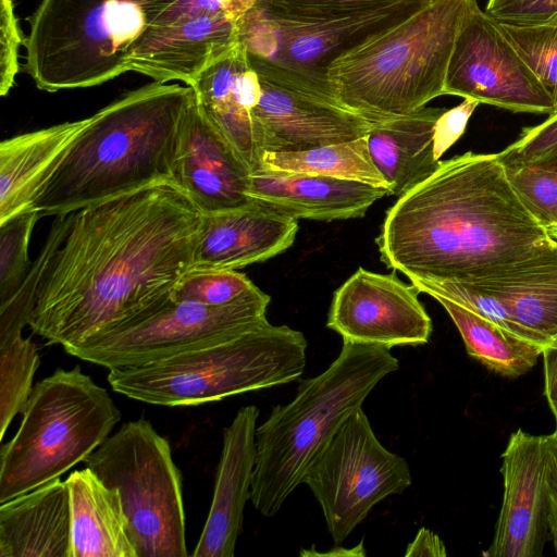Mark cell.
Masks as SVG:
<instances>
[{
	"label": "cell",
	"mask_w": 557,
	"mask_h": 557,
	"mask_svg": "<svg viewBox=\"0 0 557 557\" xmlns=\"http://www.w3.org/2000/svg\"><path fill=\"white\" fill-rule=\"evenodd\" d=\"M174 0H41L29 16L25 71L45 91L101 85L131 72L128 59Z\"/></svg>",
	"instance_id": "7"
},
{
	"label": "cell",
	"mask_w": 557,
	"mask_h": 557,
	"mask_svg": "<svg viewBox=\"0 0 557 557\" xmlns=\"http://www.w3.org/2000/svg\"><path fill=\"white\" fill-rule=\"evenodd\" d=\"M446 548L440 536L433 531L421 528L414 540L408 545L405 553L406 557L409 556H431L443 557L446 556Z\"/></svg>",
	"instance_id": "43"
},
{
	"label": "cell",
	"mask_w": 557,
	"mask_h": 557,
	"mask_svg": "<svg viewBox=\"0 0 557 557\" xmlns=\"http://www.w3.org/2000/svg\"><path fill=\"white\" fill-rule=\"evenodd\" d=\"M412 483L405 458L377 440L362 407L333 434L304 478L335 544L344 542L384 498Z\"/></svg>",
	"instance_id": "12"
},
{
	"label": "cell",
	"mask_w": 557,
	"mask_h": 557,
	"mask_svg": "<svg viewBox=\"0 0 557 557\" xmlns=\"http://www.w3.org/2000/svg\"><path fill=\"white\" fill-rule=\"evenodd\" d=\"M258 76L261 96L251 114L263 152L302 151L352 140L367 135L374 124L341 104Z\"/></svg>",
	"instance_id": "17"
},
{
	"label": "cell",
	"mask_w": 557,
	"mask_h": 557,
	"mask_svg": "<svg viewBox=\"0 0 557 557\" xmlns=\"http://www.w3.org/2000/svg\"><path fill=\"white\" fill-rule=\"evenodd\" d=\"M534 165L557 170V150Z\"/></svg>",
	"instance_id": "44"
},
{
	"label": "cell",
	"mask_w": 557,
	"mask_h": 557,
	"mask_svg": "<svg viewBox=\"0 0 557 557\" xmlns=\"http://www.w3.org/2000/svg\"><path fill=\"white\" fill-rule=\"evenodd\" d=\"M544 364V394L554 414L557 430V338L543 351Z\"/></svg>",
	"instance_id": "42"
},
{
	"label": "cell",
	"mask_w": 557,
	"mask_h": 557,
	"mask_svg": "<svg viewBox=\"0 0 557 557\" xmlns=\"http://www.w3.org/2000/svg\"><path fill=\"white\" fill-rule=\"evenodd\" d=\"M557 432V430H555Z\"/></svg>",
	"instance_id": "46"
},
{
	"label": "cell",
	"mask_w": 557,
	"mask_h": 557,
	"mask_svg": "<svg viewBox=\"0 0 557 557\" xmlns=\"http://www.w3.org/2000/svg\"><path fill=\"white\" fill-rule=\"evenodd\" d=\"M302 332L269 321L235 336L138 367L111 369L112 389L131 399L175 407L298 380L306 367Z\"/></svg>",
	"instance_id": "6"
},
{
	"label": "cell",
	"mask_w": 557,
	"mask_h": 557,
	"mask_svg": "<svg viewBox=\"0 0 557 557\" xmlns=\"http://www.w3.org/2000/svg\"><path fill=\"white\" fill-rule=\"evenodd\" d=\"M191 87L153 81L88 117L29 208L41 216L172 183Z\"/></svg>",
	"instance_id": "3"
},
{
	"label": "cell",
	"mask_w": 557,
	"mask_h": 557,
	"mask_svg": "<svg viewBox=\"0 0 557 557\" xmlns=\"http://www.w3.org/2000/svg\"><path fill=\"white\" fill-rule=\"evenodd\" d=\"M432 297L455 323L468 355L491 371L517 377L531 370L542 355L543 346L512 334L447 298Z\"/></svg>",
	"instance_id": "28"
},
{
	"label": "cell",
	"mask_w": 557,
	"mask_h": 557,
	"mask_svg": "<svg viewBox=\"0 0 557 557\" xmlns=\"http://www.w3.org/2000/svg\"><path fill=\"white\" fill-rule=\"evenodd\" d=\"M398 368L387 347L343 341L323 372L301 380L294 399L272 409L256 432L249 500L259 513L280 511L342 423Z\"/></svg>",
	"instance_id": "4"
},
{
	"label": "cell",
	"mask_w": 557,
	"mask_h": 557,
	"mask_svg": "<svg viewBox=\"0 0 557 557\" xmlns=\"http://www.w3.org/2000/svg\"><path fill=\"white\" fill-rule=\"evenodd\" d=\"M71 525V557H137L116 488L107 486L89 468L65 480Z\"/></svg>",
	"instance_id": "26"
},
{
	"label": "cell",
	"mask_w": 557,
	"mask_h": 557,
	"mask_svg": "<svg viewBox=\"0 0 557 557\" xmlns=\"http://www.w3.org/2000/svg\"><path fill=\"white\" fill-rule=\"evenodd\" d=\"M259 409H238L223 431L211 507L194 557H233L243 530L244 510L252 484L256 463V432Z\"/></svg>",
	"instance_id": "20"
},
{
	"label": "cell",
	"mask_w": 557,
	"mask_h": 557,
	"mask_svg": "<svg viewBox=\"0 0 557 557\" xmlns=\"http://www.w3.org/2000/svg\"><path fill=\"white\" fill-rule=\"evenodd\" d=\"M298 220L253 200L250 205L202 214L191 269L239 270L288 249Z\"/></svg>",
	"instance_id": "19"
},
{
	"label": "cell",
	"mask_w": 557,
	"mask_h": 557,
	"mask_svg": "<svg viewBox=\"0 0 557 557\" xmlns=\"http://www.w3.org/2000/svg\"><path fill=\"white\" fill-rule=\"evenodd\" d=\"M40 364L36 344L16 337L0 345V440L17 413H22L33 391Z\"/></svg>",
	"instance_id": "31"
},
{
	"label": "cell",
	"mask_w": 557,
	"mask_h": 557,
	"mask_svg": "<svg viewBox=\"0 0 557 557\" xmlns=\"http://www.w3.org/2000/svg\"><path fill=\"white\" fill-rule=\"evenodd\" d=\"M433 1L401 0L322 15H292L253 5L239 22L238 41L262 75L339 104L327 82L329 66Z\"/></svg>",
	"instance_id": "9"
},
{
	"label": "cell",
	"mask_w": 557,
	"mask_h": 557,
	"mask_svg": "<svg viewBox=\"0 0 557 557\" xmlns=\"http://www.w3.org/2000/svg\"><path fill=\"white\" fill-rule=\"evenodd\" d=\"M257 1L174 0L136 42L128 59L131 71L190 87L238 42L239 22Z\"/></svg>",
	"instance_id": "13"
},
{
	"label": "cell",
	"mask_w": 557,
	"mask_h": 557,
	"mask_svg": "<svg viewBox=\"0 0 557 557\" xmlns=\"http://www.w3.org/2000/svg\"><path fill=\"white\" fill-rule=\"evenodd\" d=\"M460 282L500 301L531 342L545 348L557 338V242Z\"/></svg>",
	"instance_id": "23"
},
{
	"label": "cell",
	"mask_w": 557,
	"mask_h": 557,
	"mask_svg": "<svg viewBox=\"0 0 557 557\" xmlns=\"http://www.w3.org/2000/svg\"><path fill=\"white\" fill-rule=\"evenodd\" d=\"M70 223V214L57 215L45 244L15 293L0 304V345L22 336L34 312L39 286L61 246Z\"/></svg>",
	"instance_id": "30"
},
{
	"label": "cell",
	"mask_w": 557,
	"mask_h": 557,
	"mask_svg": "<svg viewBox=\"0 0 557 557\" xmlns=\"http://www.w3.org/2000/svg\"><path fill=\"white\" fill-rule=\"evenodd\" d=\"M261 168L350 180L387 188L391 191L389 184L372 160L367 135L352 140L313 147L302 151H265Z\"/></svg>",
	"instance_id": "29"
},
{
	"label": "cell",
	"mask_w": 557,
	"mask_h": 557,
	"mask_svg": "<svg viewBox=\"0 0 557 557\" xmlns=\"http://www.w3.org/2000/svg\"><path fill=\"white\" fill-rule=\"evenodd\" d=\"M65 481L51 480L0 504V557H71Z\"/></svg>",
	"instance_id": "24"
},
{
	"label": "cell",
	"mask_w": 557,
	"mask_h": 557,
	"mask_svg": "<svg viewBox=\"0 0 557 557\" xmlns=\"http://www.w3.org/2000/svg\"><path fill=\"white\" fill-rule=\"evenodd\" d=\"M496 25L540 81L557 112V24Z\"/></svg>",
	"instance_id": "32"
},
{
	"label": "cell",
	"mask_w": 557,
	"mask_h": 557,
	"mask_svg": "<svg viewBox=\"0 0 557 557\" xmlns=\"http://www.w3.org/2000/svg\"><path fill=\"white\" fill-rule=\"evenodd\" d=\"M253 286L250 278L237 270L190 269L174 285L171 298L220 306L231 302Z\"/></svg>",
	"instance_id": "34"
},
{
	"label": "cell",
	"mask_w": 557,
	"mask_h": 557,
	"mask_svg": "<svg viewBox=\"0 0 557 557\" xmlns=\"http://www.w3.org/2000/svg\"><path fill=\"white\" fill-rule=\"evenodd\" d=\"M107 389L79 366L37 382L14 436L0 448V504L61 478L121 420Z\"/></svg>",
	"instance_id": "8"
},
{
	"label": "cell",
	"mask_w": 557,
	"mask_h": 557,
	"mask_svg": "<svg viewBox=\"0 0 557 557\" xmlns=\"http://www.w3.org/2000/svg\"><path fill=\"white\" fill-rule=\"evenodd\" d=\"M557 150V112L539 125L522 129L517 140L500 152L499 161L507 168L536 164Z\"/></svg>",
	"instance_id": "36"
},
{
	"label": "cell",
	"mask_w": 557,
	"mask_h": 557,
	"mask_svg": "<svg viewBox=\"0 0 557 557\" xmlns=\"http://www.w3.org/2000/svg\"><path fill=\"white\" fill-rule=\"evenodd\" d=\"M87 122H64L1 141L0 223L29 208Z\"/></svg>",
	"instance_id": "25"
},
{
	"label": "cell",
	"mask_w": 557,
	"mask_h": 557,
	"mask_svg": "<svg viewBox=\"0 0 557 557\" xmlns=\"http://www.w3.org/2000/svg\"><path fill=\"white\" fill-rule=\"evenodd\" d=\"M401 0H258L256 7L292 15H322L375 8Z\"/></svg>",
	"instance_id": "39"
},
{
	"label": "cell",
	"mask_w": 557,
	"mask_h": 557,
	"mask_svg": "<svg viewBox=\"0 0 557 557\" xmlns=\"http://www.w3.org/2000/svg\"><path fill=\"white\" fill-rule=\"evenodd\" d=\"M201 221L172 183L70 213L28 326L65 348L163 302L191 269Z\"/></svg>",
	"instance_id": "1"
},
{
	"label": "cell",
	"mask_w": 557,
	"mask_h": 557,
	"mask_svg": "<svg viewBox=\"0 0 557 557\" xmlns=\"http://www.w3.org/2000/svg\"><path fill=\"white\" fill-rule=\"evenodd\" d=\"M485 13L508 24H557V0H487Z\"/></svg>",
	"instance_id": "38"
},
{
	"label": "cell",
	"mask_w": 557,
	"mask_h": 557,
	"mask_svg": "<svg viewBox=\"0 0 557 557\" xmlns=\"http://www.w3.org/2000/svg\"><path fill=\"white\" fill-rule=\"evenodd\" d=\"M270 300L256 285L220 306L174 300L170 296L125 323L63 349L109 370L138 367L263 324Z\"/></svg>",
	"instance_id": "11"
},
{
	"label": "cell",
	"mask_w": 557,
	"mask_h": 557,
	"mask_svg": "<svg viewBox=\"0 0 557 557\" xmlns=\"http://www.w3.org/2000/svg\"><path fill=\"white\" fill-rule=\"evenodd\" d=\"M479 104L476 100L463 98L460 104L449 110L446 109L438 117L433 137L434 158L436 160H440L444 152L460 138L470 116Z\"/></svg>",
	"instance_id": "40"
},
{
	"label": "cell",
	"mask_w": 557,
	"mask_h": 557,
	"mask_svg": "<svg viewBox=\"0 0 557 557\" xmlns=\"http://www.w3.org/2000/svg\"><path fill=\"white\" fill-rule=\"evenodd\" d=\"M25 45L12 0H0V95L7 96L20 71L18 55Z\"/></svg>",
	"instance_id": "37"
},
{
	"label": "cell",
	"mask_w": 557,
	"mask_h": 557,
	"mask_svg": "<svg viewBox=\"0 0 557 557\" xmlns=\"http://www.w3.org/2000/svg\"><path fill=\"white\" fill-rule=\"evenodd\" d=\"M190 87L203 113L250 172L260 169L263 150L251 111L259 102L261 85L246 47L238 41L207 66Z\"/></svg>",
	"instance_id": "21"
},
{
	"label": "cell",
	"mask_w": 557,
	"mask_h": 557,
	"mask_svg": "<svg viewBox=\"0 0 557 557\" xmlns=\"http://www.w3.org/2000/svg\"><path fill=\"white\" fill-rule=\"evenodd\" d=\"M444 95L470 98L512 112H555L540 81L476 1L457 34Z\"/></svg>",
	"instance_id": "14"
},
{
	"label": "cell",
	"mask_w": 557,
	"mask_h": 557,
	"mask_svg": "<svg viewBox=\"0 0 557 557\" xmlns=\"http://www.w3.org/2000/svg\"><path fill=\"white\" fill-rule=\"evenodd\" d=\"M445 108L423 107L410 114L374 123L368 147L372 160L391 186V195L400 196L428 178L441 164L434 158V128Z\"/></svg>",
	"instance_id": "27"
},
{
	"label": "cell",
	"mask_w": 557,
	"mask_h": 557,
	"mask_svg": "<svg viewBox=\"0 0 557 557\" xmlns=\"http://www.w3.org/2000/svg\"><path fill=\"white\" fill-rule=\"evenodd\" d=\"M545 228H546L547 234L549 235V237L552 239H554L555 242H557V222L547 225Z\"/></svg>",
	"instance_id": "45"
},
{
	"label": "cell",
	"mask_w": 557,
	"mask_h": 557,
	"mask_svg": "<svg viewBox=\"0 0 557 557\" xmlns=\"http://www.w3.org/2000/svg\"><path fill=\"white\" fill-rule=\"evenodd\" d=\"M474 1L435 0L336 59L326 76L339 104L377 123L443 96L456 37Z\"/></svg>",
	"instance_id": "5"
},
{
	"label": "cell",
	"mask_w": 557,
	"mask_h": 557,
	"mask_svg": "<svg viewBox=\"0 0 557 557\" xmlns=\"http://www.w3.org/2000/svg\"><path fill=\"white\" fill-rule=\"evenodd\" d=\"M504 494L487 557H540L547 540L546 435L518 429L502 454Z\"/></svg>",
	"instance_id": "16"
},
{
	"label": "cell",
	"mask_w": 557,
	"mask_h": 557,
	"mask_svg": "<svg viewBox=\"0 0 557 557\" xmlns=\"http://www.w3.org/2000/svg\"><path fill=\"white\" fill-rule=\"evenodd\" d=\"M553 242L497 153L471 151L401 194L375 238L386 268L424 281L479 277Z\"/></svg>",
	"instance_id": "2"
},
{
	"label": "cell",
	"mask_w": 557,
	"mask_h": 557,
	"mask_svg": "<svg viewBox=\"0 0 557 557\" xmlns=\"http://www.w3.org/2000/svg\"><path fill=\"white\" fill-rule=\"evenodd\" d=\"M546 493L549 535L557 555V432L546 435Z\"/></svg>",
	"instance_id": "41"
},
{
	"label": "cell",
	"mask_w": 557,
	"mask_h": 557,
	"mask_svg": "<svg viewBox=\"0 0 557 557\" xmlns=\"http://www.w3.org/2000/svg\"><path fill=\"white\" fill-rule=\"evenodd\" d=\"M40 218L26 208L0 223V304L15 293L30 269L28 245Z\"/></svg>",
	"instance_id": "33"
},
{
	"label": "cell",
	"mask_w": 557,
	"mask_h": 557,
	"mask_svg": "<svg viewBox=\"0 0 557 557\" xmlns=\"http://www.w3.org/2000/svg\"><path fill=\"white\" fill-rule=\"evenodd\" d=\"M250 173L195 97L184 120L173 184L202 214H209L250 205Z\"/></svg>",
	"instance_id": "18"
},
{
	"label": "cell",
	"mask_w": 557,
	"mask_h": 557,
	"mask_svg": "<svg viewBox=\"0 0 557 557\" xmlns=\"http://www.w3.org/2000/svg\"><path fill=\"white\" fill-rule=\"evenodd\" d=\"M419 289L395 273L358 268L333 294L326 326L345 342L387 348L426 344L432 320Z\"/></svg>",
	"instance_id": "15"
},
{
	"label": "cell",
	"mask_w": 557,
	"mask_h": 557,
	"mask_svg": "<svg viewBox=\"0 0 557 557\" xmlns=\"http://www.w3.org/2000/svg\"><path fill=\"white\" fill-rule=\"evenodd\" d=\"M519 198L545 227L557 222V170L540 165L507 169Z\"/></svg>",
	"instance_id": "35"
},
{
	"label": "cell",
	"mask_w": 557,
	"mask_h": 557,
	"mask_svg": "<svg viewBox=\"0 0 557 557\" xmlns=\"http://www.w3.org/2000/svg\"><path fill=\"white\" fill-rule=\"evenodd\" d=\"M247 195L296 220L330 222L361 218L391 191L350 180L260 168L250 173Z\"/></svg>",
	"instance_id": "22"
},
{
	"label": "cell",
	"mask_w": 557,
	"mask_h": 557,
	"mask_svg": "<svg viewBox=\"0 0 557 557\" xmlns=\"http://www.w3.org/2000/svg\"><path fill=\"white\" fill-rule=\"evenodd\" d=\"M84 463L119 491L137 557L188 556L182 474L148 420L122 424Z\"/></svg>",
	"instance_id": "10"
}]
</instances>
